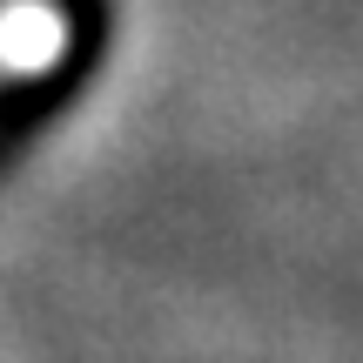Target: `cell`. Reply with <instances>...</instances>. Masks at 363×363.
Wrapping results in <instances>:
<instances>
[{
	"label": "cell",
	"mask_w": 363,
	"mask_h": 363,
	"mask_svg": "<svg viewBox=\"0 0 363 363\" xmlns=\"http://www.w3.org/2000/svg\"><path fill=\"white\" fill-rule=\"evenodd\" d=\"M67 54H74L67 0H0V115L13 94L40 88Z\"/></svg>",
	"instance_id": "1"
}]
</instances>
